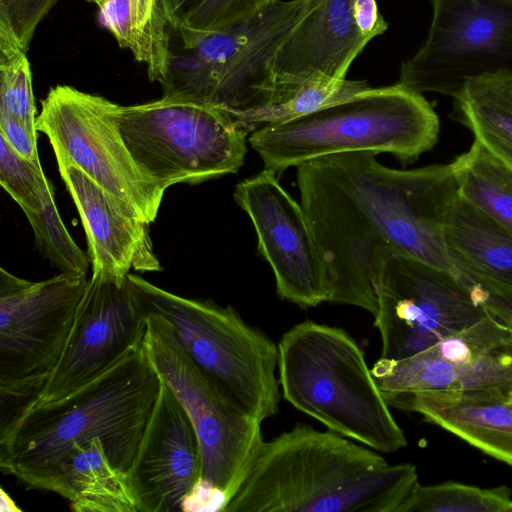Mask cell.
Wrapping results in <instances>:
<instances>
[{
	"instance_id": "cell-26",
	"label": "cell",
	"mask_w": 512,
	"mask_h": 512,
	"mask_svg": "<svg viewBox=\"0 0 512 512\" xmlns=\"http://www.w3.org/2000/svg\"><path fill=\"white\" fill-rule=\"evenodd\" d=\"M366 80H331L316 78L306 83L292 98L266 106L234 118L246 132L271 124L284 122L311 113L324 106L346 99L366 88Z\"/></svg>"
},
{
	"instance_id": "cell-6",
	"label": "cell",
	"mask_w": 512,
	"mask_h": 512,
	"mask_svg": "<svg viewBox=\"0 0 512 512\" xmlns=\"http://www.w3.org/2000/svg\"><path fill=\"white\" fill-rule=\"evenodd\" d=\"M320 1L274 0L241 22L170 46L162 97L218 110L232 122L273 104L275 53Z\"/></svg>"
},
{
	"instance_id": "cell-23",
	"label": "cell",
	"mask_w": 512,
	"mask_h": 512,
	"mask_svg": "<svg viewBox=\"0 0 512 512\" xmlns=\"http://www.w3.org/2000/svg\"><path fill=\"white\" fill-rule=\"evenodd\" d=\"M454 101L458 119L475 140L512 169V80L472 82Z\"/></svg>"
},
{
	"instance_id": "cell-34",
	"label": "cell",
	"mask_w": 512,
	"mask_h": 512,
	"mask_svg": "<svg viewBox=\"0 0 512 512\" xmlns=\"http://www.w3.org/2000/svg\"><path fill=\"white\" fill-rule=\"evenodd\" d=\"M202 0H157L170 32H177Z\"/></svg>"
},
{
	"instance_id": "cell-27",
	"label": "cell",
	"mask_w": 512,
	"mask_h": 512,
	"mask_svg": "<svg viewBox=\"0 0 512 512\" xmlns=\"http://www.w3.org/2000/svg\"><path fill=\"white\" fill-rule=\"evenodd\" d=\"M32 74L26 52L11 38L0 35V113L36 130Z\"/></svg>"
},
{
	"instance_id": "cell-1",
	"label": "cell",
	"mask_w": 512,
	"mask_h": 512,
	"mask_svg": "<svg viewBox=\"0 0 512 512\" xmlns=\"http://www.w3.org/2000/svg\"><path fill=\"white\" fill-rule=\"evenodd\" d=\"M373 152L324 156L297 167L301 205L328 281L329 302L377 312L374 255L393 247L465 284L450 254L445 223L458 196L452 164L410 170Z\"/></svg>"
},
{
	"instance_id": "cell-8",
	"label": "cell",
	"mask_w": 512,
	"mask_h": 512,
	"mask_svg": "<svg viewBox=\"0 0 512 512\" xmlns=\"http://www.w3.org/2000/svg\"><path fill=\"white\" fill-rule=\"evenodd\" d=\"M122 139L139 167L162 190L235 174L248 132L218 110L162 97L117 108Z\"/></svg>"
},
{
	"instance_id": "cell-37",
	"label": "cell",
	"mask_w": 512,
	"mask_h": 512,
	"mask_svg": "<svg viewBox=\"0 0 512 512\" xmlns=\"http://www.w3.org/2000/svg\"><path fill=\"white\" fill-rule=\"evenodd\" d=\"M88 1H91L95 4H97L98 6L101 5L105 0H88Z\"/></svg>"
},
{
	"instance_id": "cell-10",
	"label": "cell",
	"mask_w": 512,
	"mask_h": 512,
	"mask_svg": "<svg viewBox=\"0 0 512 512\" xmlns=\"http://www.w3.org/2000/svg\"><path fill=\"white\" fill-rule=\"evenodd\" d=\"M88 280L86 275L60 273L31 282L0 269L1 411L14 406L11 416L47 380Z\"/></svg>"
},
{
	"instance_id": "cell-38",
	"label": "cell",
	"mask_w": 512,
	"mask_h": 512,
	"mask_svg": "<svg viewBox=\"0 0 512 512\" xmlns=\"http://www.w3.org/2000/svg\"><path fill=\"white\" fill-rule=\"evenodd\" d=\"M509 328H510V341H511V346H512V318H511V321L509 324Z\"/></svg>"
},
{
	"instance_id": "cell-31",
	"label": "cell",
	"mask_w": 512,
	"mask_h": 512,
	"mask_svg": "<svg viewBox=\"0 0 512 512\" xmlns=\"http://www.w3.org/2000/svg\"><path fill=\"white\" fill-rule=\"evenodd\" d=\"M104 26L113 34L120 47L135 50L130 0H105L98 6Z\"/></svg>"
},
{
	"instance_id": "cell-16",
	"label": "cell",
	"mask_w": 512,
	"mask_h": 512,
	"mask_svg": "<svg viewBox=\"0 0 512 512\" xmlns=\"http://www.w3.org/2000/svg\"><path fill=\"white\" fill-rule=\"evenodd\" d=\"M202 467L195 426L185 407L161 379L135 458L127 471L138 511H181L184 498L202 478Z\"/></svg>"
},
{
	"instance_id": "cell-13",
	"label": "cell",
	"mask_w": 512,
	"mask_h": 512,
	"mask_svg": "<svg viewBox=\"0 0 512 512\" xmlns=\"http://www.w3.org/2000/svg\"><path fill=\"white\" fill-rule=\"evenodd\" d=\"M117 108L104 97L57 85L42 101L36 130L48 137L59 169L77 167L151 223L164 190L130 154L118 127Z\"/></svg>"
},
{
	"instance_id": "cell-22",
	"label": "cell",
	"mask_w": 512,
	"mask_h": 512,
	"mask_svg": "<svg viewBox=\"0 0 512 512\" xmlns=\"http://www.w3.org/2000/svg\"><path fill=\"white\" fill-rule=\"evenodd\" d=\"M33 489L60 495L74 512H139L127 473L111 463L101 439L73 444Z\"/></svg>"
},
{
	"instance_id": "cell-11",
	"label": "cell",
	"mask_w": 512,
	"mask_h": 512,
	"mask_svg": "<svg viewBox=\"0 0 512 512\" xmlns=\"http://www.w3.org/2000/svg\"><path fill=\"white\" fill-rule=\"evenodd\" d=\"M374 266L382 358L410 356L491 313L455 275L398 249L378 248Z\"/></svg>"
},
{
	"instance_id": "cell-29",
	"label": "cell",
	"mask_w": 512,
	"mask_h": 512,
	"mask_svg": "<svg viewBox=\"0 0 512 512\" xmlns=\"http://www.w3.org/2000/svg\"><path fill=\"white\" fill-rule=\"evenodd\" d=\"M443 358L470 362L511 346L510 328L492 313L432 345Z\"/></svg>"
},
{
	"instance_id": "cell-25",
	"label": "cell",
	"mask_w": 512,
	"mask_h": 512,
	"mask_svg": "<svg viewBox=\"0 0 512 512\" xmlns=\"http://www.w3.org/2000/svg\"><path fill=\"white\" fill-rule=\"evenodd\" d=\"M512 491L507 486L480 488L447 481L416 484L398 512H510Z\"/></svg>"
},
{
	"instance_id": "cell-7",
	"label": "cell",
	"mask_w": 512,
	"mask_h": 512,
	"mask_svg": "<svg viewBox=\"0 0 512 512\" xmlns=\"http://www.w3.org/2000/svg\"><path fill=\"white\" fill-rule=\"evenodd\" d=\"M128 279L147 309L166 318L197 367L240 410L263 422L278 413V344L231 306L168 292L142 277Z\"/></svg>"
},
{
	"instance_id": "cell-2",
	"label": "cell",
	"mask_w": 512,
	"mask_h": 512,
	"mask_svg": "<svg viewBox=\"0 0 512 512\" xmlns=\"http://www.w3.org/2000/svg\"><path fill=\"white\" fill-rule=\"evenodd\" d=\"M418 482L413 464L297 424L263 443L222 512H398Z\"/></svg>"
},
{
	"instance_id": "cell-15",
	"label": "cell",
	"mask_w": 512,
	"mask_h": 512,
	"mask_svg": "<svg viewBox=\"0 0 512 512\" xmlns=\"http://www.w3.org/2000/svg\"><path fill=\"white\" fill-rule=\"evenodd\" d=\"M264 168L240 181L234 199L249 216L258 253L270 265L278 296L302 308L329 302L325 267L304 209Z\"/></svg>"
},
{
	"instance_id": "cell-36",
	"label": "cell",
	"mask_w": 512,
	"mask_h": 512,
	"mask_svg": "<svg viewBox=\"0 0 512 512\" xmlns=\"http://www.w3.org/2000/svg\"><path fill=\"white\" fill-rule=\"evenodd\" d=\"M505 400L512 404V386L510 387V389L507 391L506 393V396H505Z\"/></svg>"
},
{
	"instance_id": "cell-4",
	"label": "cell",
	"mask_w": 512,
	"mask_h": 512,
	"mask_svg": "<svg viewBox=\"0 0 512 512\" xmlns=\"http://www.w3.org/2000/svg\"><path fill=\"white\" fill-rule=\"evenodd\" d=\"M439 132L431 103L397 82L368 87L311 113L262 126L248 141L264 168L279 174L316 158L349 152L390 153L406 165L431 150Z\"/></svg>"
},
{
	"instance_id": "cell-32",
	"label": "cell",
	"mask_w": 512,
	"mask_h": 512,
	"mask_svg": "<svg viewBox=\"0 0 512 512\" xmlns=\"http://www.w3.org/2000/svg\"><path fill=\"white\" fill-rule=\"evenodd\" d=\"M36 132L37 130L31 129L20 120L0 113V135L20 156L31 162L39 163Z\"/></svg>"
},
{
	"instance_id": "cell-19",
	"label": "cell",
	"mask_w": 512,
	"mask_h": 512,
	"mask_svg": "<svg viewBox=\"0 0 512 512\" xmlns=\"http://www.w3.org/2000/svg\"><path fill=\"white\" fill-rule=\"evenodd\" d=\"M445 237L467 286L509 326L512 318V232L458 194L446 219Z\"/></svg>"
},
{
	"instance_id": "cell-21",
	"label": "cell",
	"mask_w": 512,
	"mask_h": 512,
	"mask_svg": "<svg viewBox=\"0 0 512 512\" xmlns=\"http://www.w3.org/2000/svg\"><path fill=\"white\" fill-rule=\"evenodd\" d=\"M383 396L390 407L417 412L430 423L512 465V404L505 397L440 392Z\"/></svg>"
},
{
	"instance_id": "cell-35",
	"label": "cell",
	"mask_w": 512,
	"mask_h": 512,
	"mask_svg": "<svg viewBox=\"0 0 512 512\" xmlns=\"http://www.w3.org/2000/svg\"><path fill=\"white\" fill-rule=\"evenodd\" d=\"M0 511L1 512H21L22 510L15 504L11 497L1 488L0 492Z\"/></svg>"
},
{
	"instance_id": "cell-5",
	"label": "cell",
	"mask_w": 512,
	"mask_h": 512,
	"mask_svg": "<svg viewBox=\"0 0 512 512\" xmlns=\"http://www.w3.org/2000/svg\"><path fill=\"white\" fill-rule=\"evenodd\" d=\"M283 397L328 430L379 452L407 445L356 340L344 329L306 320L278 343Z\"/></svg>"
},
{
	"instance_id": "cell-28",
	"label": "cell",
	"mask_w": 512,
	"mask_h": 512,
	"mask_svg": "<svg viewBox=\"0 0 512 512\" xmlns=\"http://www.w3.org/2000/svg\"><path fill=\"white\" fill-rule=\"evenodd\" d=\"M0 184L25 215L43 210L54 200L53 189L42 171L41 163L20 156L1 135Z\"/></svg>"
},
{
	"instance_id": "cell-30",
	"label": "cell",
	"mask_w": 512,
	"mask_h": 512,
	"mask_svg": "<svg viewBox=\"0 0 512 512\" xmlns=\"http://www.w3.org/2000/svg\"><path fill=\"white\" fill-rule=\"evenodd\" d=\"M58 0H0V35L27 52L37 25Z\"/></svg>"
},
{
	"instance_id": "cell-20",
	"label": "cell",
	"mask_w": 512,
	"mask_h": 512,
	"mask_svg": "<svg viewBox=\"0 0 512 512\" xmlns=\"http://www.w3.org/2000/svg\"><path fill=\"white\" fill-rule=\"evenodd\" d=\"M371 372L383 395L440 392L505 397L512 386V354L501 350L470 362H453L430 346L400 359L380 357Z\"/></svg>"
},
{
	"instance_id": "cell-12",
	"label": "cell",
	"mask_w": 512,
	"mask_h": 512,
	"mask_svg": "<svg viewBox=\"0 0 512 512\" xmlns=\"http://www.w3.org/2000/svg\"><path fill=\"white\" fill-rule=\"evenodd\" d=\"M426 40L401 64L402 86L456 98L486 78L512 80V0H429Z\"/></svg>"
},
{
	"instance_id": "cell-17",
	"label": "cell",
	"mask_w": 512,
	"mask_h": 512,
	"mask_svg": "<svg viewBox=\"0 0 512 512\" xmlns=\"http://www.w3.org/2000/svg\"><path fill=\"white\" fill-rule=\"evenodd\" d=\"M354 6L355 0H321L291 31L272 61L276 97L271 105L292 98L313 79H346L370 41L357 25Z\"/></svg>"
},
{
	"instance_id": "cell-3",
	"label": "cell",
	"mask_w": 512,
	"mask_h": 512,
	"mask_svg": "<svg viewBox=\"0 0 512 512\" xmlns=\"http://www.w3.org/2000/svg\"><path fill=\"white\" fill-rule=\"evenodd\" d=\"M161 379L144 348L49 406L0 428V468L33 489L73 444L101 439L111 463L130 468Z\"/></svg>"
},
{
	"instance_id": "cell-14",
	"label": "cell",
	"mask_w": 512,
	"mask_h": 512,
	"mask_svg": "<svg viewBox=\"0 0 512 512\" xmlns=\"http://www.w3.org/2000/svg\"><path fill=\"white\" fill-rule=\"evenodd\" d=\"M147 320L148 309L128 276L92 274L56 366L1 426L66 398L142 348Z\"/></svg>"
},
{
	"instance_id": "cell-18",
	"label": "cell",
	"mask_w": 512,
	"mask_h": 512,
	"mask_svg": "<svg viewBox=\"0 0 512 512\" xmlns=\"http://www.w3.org/2000/svg\"><path fill=\"white\" fill-rule=\"evenodd\" d=\"M59 171L86 233L92 274L124 278L131 269L161 270L148 222L77 167L69 165Z\"/></svg>"
},
{
	"instance_id": "cell-24",
	"label": "cell",
	"mask_w": 512,
	"mask_h": 512,
	"mask_svg": "<svg viewBox=\"0 0 512 512\" xmlns=\"http://www.w3.org/2000/svg\"><path fill=\"white\" fill-rule=\"evenodd\" d=\"M451 164L458 194L512 232V169L476 140Z\"/></svg>"
},
{
	"instance_id": "cell-9",
	"label": "cell",
	"mask_w": 512,
	"mask_h": 512,
	"mask_svg": "<svg viewBox=\"0 0 512 512\" xmlns=\"http://www.w3.org/2000/svg\"><path fill=\"white\" fill-rule=\"evenodd\" d=\"M143 348L195 426L202 450V479L222 493L227 505L265 442L262 422L235 406L191 360L171 323L149 310Z\"/></svg>"
},
{
	"instance_id": "cell-33",
	"label": "cell",
	"mask_w": 512,
	"mask_h": 512,
	"mask_svg": "<svg viewBox=\"0 0 512 512\" xmlns=\"http://www.w3.org/2000/svg\"><path fill=\"white\" fill-rule=\"evenodd\" d=\"M226 500L221 492L204 479H200L184 498L181 511H221Z\"/></svg>"
}]
</instances>
